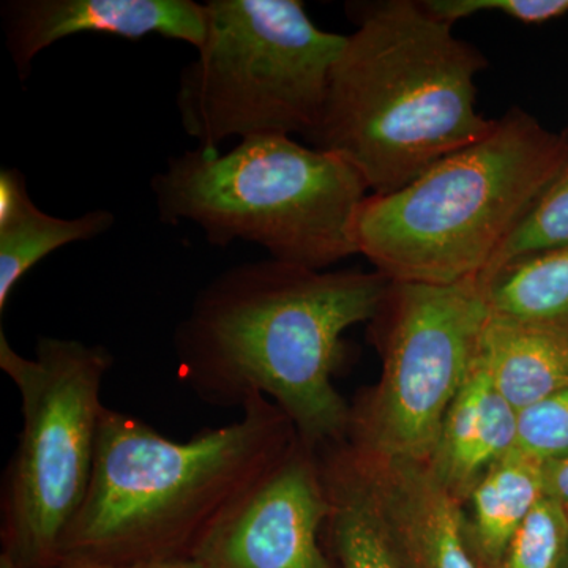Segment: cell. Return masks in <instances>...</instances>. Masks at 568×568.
Listing matches in <instances>:
<instances>
[{"label": "cell", "instance_id": "obj_1", "mask_svg": "<svg viewBox=\"0 0 568 568\" xmlns=\"http://www.w3.org/2000/svg\"><path fill=\"white\" fill-rule=\"evenodd\" d=\"M390 287L376 271H313L272 257L234 265L200 290L175 327L179 376L205 405L265 396L308 446H338L351 422L334 384L343 335L375 320Z\"/></svg>", "mask_w": 568, "mask_h": 568}, {"label": "cell", "instance_id": "obj_2", "mask_svg": "<svg viewBox=\"0 0 568 568\" xmlns=\"http://www.w3.org/2000/svg\"><path fill=\"white\" fill-rule=\"evenodd\" d=\"M297 432L253 395L242 417L185 443L104 406L88 495L59 558L106 564L194 560L213 528L280 462Z\"/></svg>", "mask_w": 568, "mask_h": 568}, {"label": "cell", "instance_id": "obj_3", "mask_svg": "<svg viewBox=\"0 0 568 568\" xmlns=\"http://www.w3.org/2000/svg\"><path fill=\"white\" fill-rule=\"evenodd\" d=\"M349 11L357 29L346 36L305 140L345 160L369 194H390L491 132L496 121L476 108L487 61L422 2Z\"/></svg>", "mask_w": 568, "mask_h": 568}, {"label": "cell", "instance_id": "obj_4", "mask_svg": "<svg viewBox=\"0 0 568 568\" xmlns=\"http://www.w3.org/2000/svg\"><path fill=\"white\" fill-rule=\"evenodd\" d=\"M568 156L567 133L514 108L484 140L390 194H369L357 254L392 283L478 280Z\"/></svg>", "mask_w": 568, "mask_h": 568}, {"label": "cell", "instance_id": "obj_5", "mask_svg": "<svg viewBox=\"0 0 568 568\" xmlns=\"http://www.w3.org/2000/svg\"><path fill=\"white\" fill-rule=\"evenodd\" d=\"M151 190L160 223H192L215 248L246 242L313 271L357 254L355 230L369 196L345 160L291 136L170 156Z\"/></svg>", "mask_w": 568, "mask_h": 568}, {"label": "cell", "instance_id": "obj_6", "mask_svg": "<svg viewBox=\"0 0 568 568\" xmlns=\"http://www.w3.org/2000/svg\"><path fill=\"white\" fill-rule=\"evenodd\" d=\"M204 6V41L175 92L186 136L211 152L231 140L308 136L346 36L317 28L301 0Z\"/></svg>", "mask_w": 568, "mask_h": 568}, {"label": "cell", "instance_id": "obj_7", "mask_svg": "<svg viewBox=\"0 0 568 568\" xmlns=\"http://www.w3.org/2000/svg\"><path fill=\"white\" fill-rule=\"evenodd\" d=\"M114 365L106 346L40 336L26 357L0 331V368L21 399L22 426L0 495L2 555L20 568L59 559L67 526L91 485L102 388Z\"/></svg>", "mask_w": 568, "mask_h": 568}, {"label": "cell", "instance_id": "obj_8", "mask_svg": "<svg viewBox=\"0 0 568 568\" xmlns=\"http://www.w3.org/2000/svg\"><path fill=\"white\" fill-rule=\"evenodd\" d=\"M478 280L392 283L379 317L383 373L351 406L343 444L372 457L429 463L444 418L473 369L489 316Z\"/></svg>", "mask_w": 568, "mask_h": 568}, {"label": "cell", "instance_id": "obj_9", "mask_svg": "<svg viewBox=\"0 0 568 568\" xmlns=\"http://www.w3.org/2000/svg\"><path fill=\"white\" fill-rule=\"evenodd\" d=\"M327 517L320 450L297 436L213 528L194 560L203 568H338L321 544Z\"/></svg>", "mask_w": 568, "mask_h": 568}, {"label": "cell", "instance_id": "obj_10", "mask_svg": "<svg viewBox=\"0 0 568 568\" xmlns=\"http://www.w3.org/2000/svg\"><path fill=\"white\" fill-rule=\"evenodd\" d=\"M342 447L403 568H480L467 541L463 504L426 463Z\"/></svg>", "mask_w": 568, "mask_h": 568}, {"label": "cell", "instance_id": "obj_11", "mask_svg": "<svg viewBox=\"0 0 568 568\" xmlns=\"http://www.w3.org/2000/svg\"><path fill=\"white\" fill-rule=\"evenodd\" d=\"M6 47L22 82L37 55L84 33L126 40L149 36L185 41L194 50L205 37V6L193 0H7L0 7Z\"/></svg>", "mask_w": 568, "mask_h": 568}, {"label": "cell", "instance_id": "obj_12", "mask_svg": "<svg viewBox=\"0 0 568 568\" xmlns=\"http://www.w3.org/2000/svg\"><path fill=\"white\" fill-rule=\"evenodd\" d=\"M517 428V410L497 392L476 358L447 410L435 454L426 465L452 496L465 504L481 477L514 452Z\"/></svg>", "mask_w": 568, "mask_h": 568}, {"label": "cell", "instance_id": "obj_13", "mask_svg": "<svg viewBox=\"0 0 568 568\" xmlns=\"http://www.w3.org/2000/svg\"><path fill=\"white\" fill-rule=\"evenodd\" d=\"M476 358L519 413L568 387V327L489 313Z\"/></svg>", "mask_w": 568, "mask_h": 568}, {"label": "cell", "instance_id": "obj_14", "mask_svg": "<svg viewBox=\"0 0 568 568\" xmlns=\"http://www.w3.org/2000/svg\"><path fill=\"white\" fill-rule=\"evenodd\" d=\"M114 213L95 209L74 219L41 211L17 168L0 170V313L17 284L51 253L92 241L114 226Z\"/></svg>", "mask_w": 568, "mask_h": 568}, {"label": "cell", "instance_id": "obj_15", "mask_svg": "<svg viewBox=\"0 0 568 568\" xmlns=\"http://www.w3.org/2000/svg\"><path fill=\"white\" fill-rule=\"evenodd\" d=\"M544 497V466L515 452L481 477L465 500L466 536L478 567L499 566L511 538Z\"/></svg>", "mask_w": 568, "mask_h": 568}, {"label": "cell", "instance_id": "obj_16", "mask_svg": "<svg viewBox=\"0 0 568 568\" xmlns=\"http://www.w3.org/2000/svg\"><path fill=\"white\" fill-rule=\"evenodd\" d=\"M328 499L327 529L338 568H403L342 444L320 450Z\"/></svg>", "mask_w": 568, "mask_h": 568}, {"label": "cell", "instance_id": "obj_17", "mask_svg": "<svg viewBox=\"0 0 568 568\" xmlns=\"http://www.w3.org/2000/svg\"><path fill=\"white\" fill-rule=\"evenodd\" d=\"M480 284L495 315L568 327V245L511 261Z\"/></svg>", "mask_w": 568, "mask_h": 568}, {"label": "cell", "instance_id": "obj_18", "mask_svg": "<svg viewBox=\"0 0 568 568\" xmlns=\"http://www.w3.org/2000/svg\"><path fill=\"white\" fill-rule=\"evenodd\" d=\"M562 245H568V156L478 282H485L511 261Z\"/></svg>", "mask_w": 568, "mask_h": 568}, {"label": "cell", "instance_id": "obj_19", "mask_svg": "<svg viewBox=\"0 0 568 568\" xmlns=\"http://www.w3.org/2000/svg\"><path fill=\"white\" fill-rule=\"evenodd\" d=\"M567 556V511L545 496L511 538L497 568H564Z\"/></svg>", "mask_w": 568, "mask_h": 568}, {"label": "cell", "instance_id": "obj_20", "mask_svg": "<svg viewBox=\"0 0 568 568\" xmlns=\"http://www.w3.org/2000/svg\"><path fill=\"white\" fill-rule=\"evenodd\" d=\"M514 452L541 466L568 458V387L519 410Z\"/></svg>", "mask_w": 568, "mask_h": 568}, {"label": "cell", "instance_id": "obj_21", "mask_svg": "<svg viewBox=\"0 0 568 568\" xmlns=\"http://www.w3.org/2000/svg\"><path fill=\"white\" fill-rule=\"evenodd\" d=\"M422 6L448 24L481 11H496L525 24H544L568 13V0H425Z\"/></svg>", "mask_w": 568, "mask_h": 568}, {"label": "cell", "instance_id": "obj_22", "mask_svg": "<svg viewBox=\"0 0 568 568\" xmlns=\"http://www.w3.org/2000/svg\"><path fill=\"white\" fill-rule=\"evenodd\" d=\"M44 568H203L196 560H166V562L106 564L81 558H59Z\"/></svg>", "mask_w": 568, "mask_h": 568}, {"label": "cell", "instance_id": "obj_23", "mask_svg": "<svg viewBox=\"0 0 568 568\" xmlns=\"http://www.w3.org/2000/svg\"><path fill=\"white\" fill-rule=\"evenodd\" d=\"M545 496L551 497L568 515V458L544 466Z\"/></svg>", "mask_w": 568, "mask_h": 568}, {"label": "cell", "instance_id": "obj_24", "mask_svg": "<svg viewBox=\"0 0 568 568\" xmlns=\"http://www.w3.org/2000/svg\"><path fill=\"white\" fill-rule=\"evenodd\" d=\"M0 568H20L7 555H0Z\"/></svg>", "mask_w": 568, "mask_h": 568}, {"label": "cell", "instance_id": "obj_25", "mask_svg": "<svg viewBox=\"0 0 568 568\" xmlns=\"http://www.w3.org/2000/svg\"><path fill=\"white\" fill-rule=\"evenodd\" d=\"M564 568H568V556H567V560H566V566H564Z\"/></svg>", "mask_w": 568, "mask_h": 568}]
</instances>
